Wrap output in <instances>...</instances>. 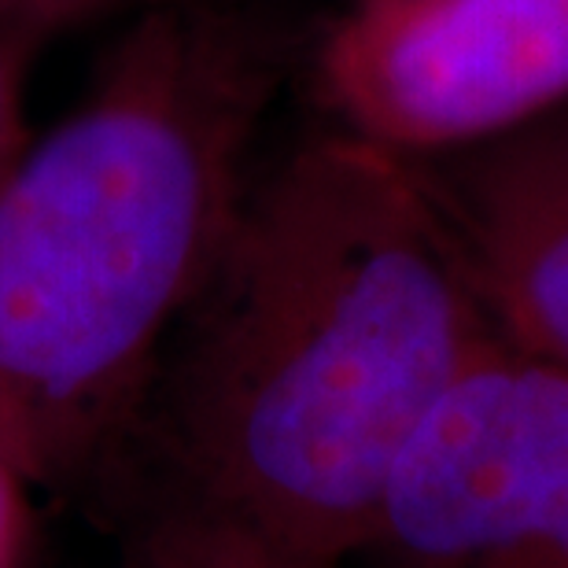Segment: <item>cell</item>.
I'll return each mask as SVG.
<instances>
[{
	"label": "cell",
	"instance_id": "obj_1",
	"mask_svg": "<svg viewBox=\"0 0 568 568\" xmlns=\"http://www.w3.org/2000/svg\"><path fill=\"white\" fill-rule=\"evenodd\" d=\"M498 339L417 166L322 133L252 181L126 458L152 491L347 565L406 443Z\"/></svg>",
	"mask_w": 568,
	"mask_h": 568
},
{
	"label": "cell",
	"instance_id": "obj_2",
	"mask_svg": "<svg viewBox=\"0 0 568 568\" xmlns=\"http://www.w3.org/2000/svg\"><path fill=\"white\" fill-rule=\"evenodd\" d=\"M295 67L241 0H144L93 89L0 178V439L33 487L126 458Z\"/></svg>",
	"mask_w": 568,
	"mask_h": 568
},
{
	"label": "cell",
	"instance_id": "obj_3",
	"mask_svg": "<svg viewBox=\"0 0 568 568\" xmlns=\"http://www.w3.org/2000/svg\"><path fill=\"white\" fill-rule=\"evenodd\" d=\"M347 568H568V369L487 347L406 443Z\"/></svg>",
	"mask_w": 568,
	"mask_h": 568
},
{
	"label": "cell",
	"instance_id": "obj_4",
	"mask_svg": "<svg viewBox=\"0 0 568 568\" xmlns=\"http://www.w3.org/2000/svg\"><path fill=\"white\" fill-rule=\"evenodd\" d=\"M339 133L422 163L568 108V0H351L311 55Z\"/></svg>",
	"mask_w": 568,
	"mask_h": 568
},
{
	"label": "cell",
	"instance_id": "obj_5",
	"mask_svg": "<svg viewBox=\"0 0 568 568\" xmlns=\"http://www.w3.org/2000/svg\"><path fill=\"white\" fill-rule=\"evenodd\" d=\"M414 166L458 236L495 333L568 369V108Z\"/></svg>",
	"mask_w": 568,
	"mask_h": 568
},
{
	"label": "cell",
	"instance_id": "obj_6",
	"mask_svg": "<svg viewBox=\"0 0 568 568\" xmlns=\"http://www.w3.org/2000/svg\"><path fill=\"white\" fill-rule=\"evenodd\" d=\"M126 568H347L288 547L244 520L192 498L152 491V506L133 531Z\"/></svg>",
	"mask_w": 568,
	"mask_h": 568
},
{
	"label": "cell",
	"instance_id": "obj_7",
	"mask_svg": "<svg viewBox=\"0 0 568 568\" xmlns=\"http://www.w3.org/2000/svg\"><path fill=\"white\" fill-rule=\"evenodd\" d=\"M138 4L144 0H0V30L19 33V38H41V33L85 27V22Z\"/></svg>",
	"mask_w": 568,
	"mask_h": 568
},
{
	"label": "cell",
	"instance_id": "obj_8",
	"mask_svg": "<svg viewBox=\"0 0 568 568\" xmlns=\"http://www.w3.org/2000/svg\"><path fill=\"white\" fill-rule=\"evenodd\" d=\"M30 473L0 439V568H22L30 550Z\"/></svg>",
	"mask_w": 568,
	"mask_h": 568
},
{
	"label": "cell",
	"instance_id": "obj_9",
	"mask_svg": "<svg viewBox=\"0 0 568 568\" xmlns=\"http://www.w3.org/2000/svg\"><path fill=\"white\" fill-rule=\"evenodd\" d=\"M22 41L27 38L0 30V178L30 141L22 126Z\"/></svg>",
	"mask_w": 568,
	"mask_h": 568
}]
</instances>
